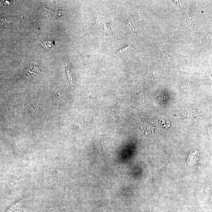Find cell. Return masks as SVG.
I'll use <instances>...</instances> for the list:
<instances>
[{"label":"cell","instance_id":"7a4b0ae2","mask_svg":"<svg viewBox=\"0 0 212 212\" xmlns=\"http://www.w3.org/2000/svg\"><path fill=\"white\" fill-rule=\"evenodd\" d=\"M40 44L42 45L44 48L46 50H49V49L54 47L52 41H49V40L42 41V42H40Z\"/></svg>","mask_w":212,"mask_h":212},{"label":"cell","instance_id":"277c9868","mask_svg":"<svg viewBox=\"0 0 212 212\" xmlns=\"http://www.w3.org/2000/svg\"><path fill=\"white\" fill-rule=\"evenodd\" d=\"M103 212H106V209L104 210V211H103Z\"/></svg>","mask_w":212,"mask_h":212},{"label":"cell","instance_id":"3957f363","mask_svg":"<svg viewBox=\"0 0 212 212\" xmlns=\"http://www.w3.org/2000/svg\"><path fill=\"white\" fill-rule=\"evenodd\" d=\"M130 45H127V46L122 48H120V50H117V51H116V52H121L122 53L125 52V51H127V50H128L129 47H130Z\"/></svg>","mask_w":212,"mask_h":212},{"label":"cell","instance_id":"6da1fadb","mask_svg":"<svg viewBox=\"0 0 212 212\" xmlns=\"http://www.w3.org/2000/svg\"><path fill=\"white\" fill-rule=\"evenodd\" d=\"M50 94L57 101L62 102L65 101L66 99L65 95L59 92H51Z\"/></svg>","mask_w":212,"mask_h":212}]
</instances>
